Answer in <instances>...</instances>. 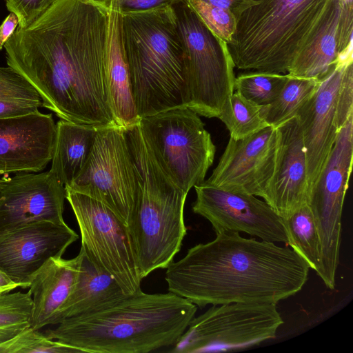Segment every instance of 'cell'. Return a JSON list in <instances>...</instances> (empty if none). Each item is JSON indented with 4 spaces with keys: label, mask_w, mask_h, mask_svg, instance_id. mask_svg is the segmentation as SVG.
I'll return each instance as SVG.
<instances>
[{
    "label": "cell",
    "mask_w": 353,
    "mask_h": 353,
    "mask_svg": "<svg viewBox=\"0 0 353 353\" xmlns=\"http://www.w3.org/2000/svg\"><path fill=\"white\" fill-rule=\"evenodd\" d=\"M55 134L52 114L0 119V174L44 170L52 159Z\"/></svg>",
    "instance_id": "19"
},
{
    "label": "cell",
    "mask_w": 353,
    "mask_h": 353,
    "mask_svg": "<svg viewBox=\"0 0 353 353\" xmlns=\"http://www.w3.org/2000/svg\"><path fill=\"white\" fill-rule=\"evenodd\" d=\"M139 125L158 163L176 185L188 194L205 181L216 147L198 114L175 108L141 117Z\"/></svg>",
    "instance_id": "8"
},
{
    "label": "cell",
    "mask_w": 353,
    "mask_h": 353,
    "mask_svg": "<svg viewBox=\"0 0 353 353\" xmlns=\"http://www.w3.org/2000/svg\"><path fill=\"white\" fill-rule=\"evenodd\" d=\"M109 34L105 83L108 104L119 127L137 123L139 117L134 101L132 83L121 36L120 9L111 2L108 8Z\"/></svg>",
    "instance_id": "21"
},
{
    "label": "cell",
    "mask_w": 353,
    "mask_h": 353,
    "mask_svg": "<svg viewBox=\"0 0 353 353\" xmlns=\"http://www.w3.org/2000/svg\"><path fill=\"white\" fill-rule=\"evenodd\" d=\"M208 4L230 11L236 17L247 9L258 4L261 0H201Z\"/></svg>",
    "instance_id": "35"
},
{
    "label": "cell",
    "mask_w": 353,
    "mask_h": 353,
    "mask_svg": "<svg viewBox=\"0 0 353 353\" xmlns=\"http://www.w3.org/2000/svg\"><path fill=\"white\" fill-rule=\"evenodd\" d=\"M226 126L230 138L244 139L270 126L263 118L262 106L233 92L226 99L219 118Z\"/></svg>",
    "instance_id": "28"
},
{
    "label": "cell",
    "mask_w": 353,
    "mask_h": 353,
    "mask_svg": "<svg viewBox=\"0 0 353 353\" xmlns=\"http://www.w3.org/2000/svg\"><path fill=\"white\" fill-rule=\"evenodd\" d=\"M65 188L49 170L26 172L0 185V231L38 221L65 223Z\"/></svg>",
    "instance_id": "17"
},
{
    "label": "cell",
    "mask_w": 353,
    "mask_h": 353,
    "mask_svg": "<svg viewBox=\"0 0 353 353\" xmlns=\"http://www.w3.org/2000/svg\"><path fill=\"white\" fill-rule=\"evenodd\" d=\"M79 254V271L75 283L60 308L54 325L68 318L105 308L128 295L117 281L98 267L82 249Z\"/></svg>",
    "instance_id": "23"
},
{
    "label": "cell",
    "mask_w": 353,
    "mask_h": 353,
    "mask_svg": "<svg viewBox=\"0 0 353 353\" xmlns=\"http://www.w3.org/2000/svg\"><path fill=\"white\" fill-rule=\"evenodd\" d=\"M278 145L277 128L268 126L244 139L230 138L205 183L263 198L272 179Z\"/></svg>",
    "instance_id": "16"
},
{
    "label": "cell",
    "mask_w": 353,
    "mask_h": 353,
    "mask_svg": "<svg viewBox=\"0 0 353 353\" xmlns=\"http://www.w3.org/2000/svg\"><path fill=\"white\" fill-rule=\"evenodd\" d=\"M65 188L101 201L128 227L137 186L123 128L98 129L85 165Z\"/></svg>",
    "instance_id": "13"
},
{
    "label": "cell",
    "mask_w": 353,
    "mask_h": 353,
    "mask_svg": "<svg viewBox=\"0 0 353 353\" xmlns=\"http://www.w3.org/2000/svg\"><path fill=\"white\" fill-rule=\"evenodd\" d=\"M65 191L80 230L81 249L125 294L141 291L142 278L128 227L101 201L67 188Z\"/></svg>",
    "instance_id": "11"
},
{
    "label": "cell",
    "mask_w": 353,
    "mask_h": 353,
    "mask_svg": "<svg viewBox=\"0 0 353 353\" xmlns=\"http://www.w3.org/2000/svg\"><path fill=\"white\" fill-rule=\"evenodd\" d=\"M78 239L65 223L38 221L1 230L0 271L19 288H29L37 272Z\"/></svg>",
    "instance_id": "15"
},
{
    "label": "cell",
    "mask_w": 353,
    "mask_h": 353,
    "mask_svg": "<svg viewBox=\"0 0 353 353\" xmlns=\"http://www.w3.org/2000/svg\"><path fill=\"white\" fill-rule=\"evenodd\" d=\"M19 285L0 271V293L10 292Z\"/></svg>",
    "instance_id": "37"
},
{
    "label": "cell",
    "mask_w": 353,
    "mask_h": 353,
    "mask_svg": "<svg viewBox=\"0 0 353 353\" xmlns=\"http://www.w3.org/2000/svg\"><path fill=\"white\" fill-rule=\"evenodd\" d=\"M192 211L206 219L216 234L245 232L268 242L288 243L282 218L265 201L205 183L194 186Z\"/></svg>",
    "instance_id": "14"
},
{
    "label": "cell",
    "mask_w": 353,
    "mask_h": 353,
    "mask_svg": "<svg viewBox=\"0 0 353 353\" xmlns=\"http://www.w3.org/2000/svg\"><path fill=\"white\" fill-rule=\"evenodd\" d=\"M17 26H19L18 17L11 12L0 26V50L4 48L6 43L16 30Z\"/></svg>",
    "instance_id": "36"
},
{
    "label": "cell",
    "mask_w": 353,
    "mask_h": 353,
    "mask_svg": "<svg viewBox=\"0 0 353 353\" xmlns=\"http://www.w3.org/2000/svg\"><path fill=\"white\" fill-rule=\"evenodd\" d=\"M353 0H327L288 74L320 79L341 56L352 52Z\"/></svg>",
    "instance_id": "18"
},
{
    "label": "cell",
    "mask_w": 353,
    "mask_h": 353,
    "mask_svg": "<svg viewBox=\"0 0 353 353\" xmlns=\"http://www.w3.org/2000/svg\"><path fill=\"white\" fill-rule=\"evenodd\" d=\"M353 160V116L341 129L329 157L310 192L308 205L319 235L325 286H335L341 241V216Z\"/></svg>",
    "instance_id": "12"
},
{
    "label": "cell",
    "mask_w": 353,
    "mask_h": 353,
    "mask_svg": "<svg viewBox=\"0 0 353 353\" xmlns=\"http://www.w3.org/2000/svg\"><path fill=\"white\" fill-rule=\"evenodd\" d=\"M121 15L123 46L139 117L188 107L186 55L171 6Z\"/></svg>",
    "instance_id": "4"
},
{
    "label": "cell",
    "mask_w": 353,
    "mask_h": 353,
    "mask_svg": "<svg viewBox=\"0 0 353 353\" xmlns=\"http://www.w3.org/2000/svg\"><path fill=\"white\" fill-rule=\"evenodd\" d=\"M3 179H1V178H0V185H1V183H2V182H3Z\"/></svg>",
    "instance_id": "38"
},
{
    "label": "cell",
    "mask_w": 353,
    "mask_h": 353,
    "mask_svg": "<svg viewBox=\"0 0 353 353\" xmlns=\"http://www.w3.org/2000/svg\"><path fill=\"white\" fill-rule=\"evenodd\" d=\"M8 10L19 19V27L27 28L59 0H4Z\"/></svg>",
    "instance_id": "33"
},
{
    "label": "cell",
    "mask_w": 353,
    "mask_h": 353,
    "mask_svg": "<svg viewBox=\"0 0 353 353\" xmlns=\"http://www.w3.org/2000/svg\"><path fill=\"white\" fill-rule=\"evenodd\" d=\"M98 129L63 119L56 123L50 171L65 187L71 184L85 165Z\"/></svg>",
    "instance_id": "24"
},
{
    "label": "cell",
    "mask_w": 353,
    "mask_h": 353,
    "mask_svg": "<svg viewBox=\"0 0 353 353\" xmlns=\"http://www.w3.org/2000/svg\"><path fill=\"white\" fill-rule=\"evenodd\" d=\"M205 26L228 44L236 26L235 16L228 10L208 4L201 0H188Z\"/></svg>",
    "instance_id": "32"
},
{
    "label": "cell",
    "mask_w": 353,
    "mask_h": 353,
    "mask_svg": "<svg viewBox=\"0 0 353 353\" xmlns=\"http://www.w3.org/2000/svg\"><path fill=\"white\" fill-rule=\"evenodd\" d=\"M283 319L274 303L212 305L194 317L170 352L233 351L276 337Z\"/></svg>",
    "instance_id": "9"
},
{
    "label": "cell",
    "mask_w": 353,
    "mask_h": 353,
    "mask_svg": "<svg viewBox=\"0 0 353 353\" xmlns=\"http://www.w3.org/2000/svg\"><path fill=\"white\" fill-rule=\"evenodd\" d=\"M289 77V74L253 71L235 77L234 90L249 101L265 106L278 97Z\"/></svg>",
    "instance_id": "30"
},
{
    "label": "cell",
    "mask_w": 353,
    "mask_h": 353,
    "mask_svg": "<svg viewBox=\"0 0 353 353\" xmlns=\"http://www.w3.org/2000/svg\"><path fill=\"white\" fill-rule=\"evenodd\" d=\"M319 82V79L301 78L289 74L276 99L272 103L262 106V114L267 123L276 128L295 117L314 94Z\"/></svg>",
    "instance_id": "27"
},
{
    "label": "cell",
    "mask_w": 353,
    "mask_h": 353,
    "mask_svg": "<svg viewBox=\"0 0 353 353\" xmlns=\"http://www.w3.org/2000/svg\"><path fill=\"white\" fill-rule=\"evenodd\" d=\"M32 310L30 291L0 293V343L30 327Z\"/></svg>",
    "instance_id": "29"
},
{
    "label": "cell",
    "mask_w": 353,
    "mask_h": 353,
    "mask_svg": "<svg viewBox=\"0 0 353 353\" xmlns=\"http://www.w3.org/2000/svg\"><path fill=\"white\" fill-rule=\"evenodd\" d=\"M282 219L288 234V244L319 274L321 268V241L308 203H304Z\"/></svg>",
    "instance_id": "26"
},
{
    "label": "cell",
    "mask_w": 353,
    "mask_h": 353,
    "mask_svg": "<svg viewBox=\"0 0 353 353\" xmlns=\"http://www.w3.org/2000/svg\"><path fill=\"white\" fill-rule=\"evenodd\" d=\"M98 6L108 10L111 2L120 9L121 12L146 11L162 6H170L177 0H89Z\"/></svg>",
    "instance_id": "34"
},
{
    "label": "cell",
    "mask_w": 353,
    "mask_h": 353,
    "mask_svg": "<svg viewBox=\"0 0 353 353\" xmlns=\"http://www.w3.org/2000/svg\"><path fill=\"white\" fill-rule=\"evenodd\" d=\"M197 307L172 292L128 294L110 305L66 319L45 332L81 353H148L172 347Z\"/></svg>",
    "instance_id": "3"
},
{
    "label": "cell",
    "mask_w": 353,
    "mask_h": 353,
    "mask_svg": "<svg viewBox=\"0 0 353 353\" xmlns=\"http://www.w3.org/2000/svg\"><path fill=\"white\" fill-rule=\"evenodd\" d=\"M190 248L167 268L170 292L203 307L231 303H274L299 292L310 267L296 252L273 242L223 232Z\"/></svg>",
    "instance_id": "2"
},
{
    "label": "cell",
    "mask_w": 353,
    "mask_h": 353,
    "mask_svg": "<svg viewBox=\"0 0 353 353\" xmlns=\"http://www.w3.org/2000/svg\"><path fill=\"white\" fill-rule=\"evenodd\" d=\"M108 34V10L89 0H59L27 28H17L4 46L7 64L61 119L118 126L105 83Z\"/></svg>",
    "instance_id": "1"
},
{
    "label": "cell",
    "mask_w": 353,
    "mask_h": 353,
    "mask_svg": "<svg viewBox=\"0 0 353 353\" xmlns=\"http://www.w3.org/2000/svg\"><path fill=\"white\" fill-rule=\"evenodd\" d=\"M274 172L263 198L281 218L308 202L310 190L303 132L297 116L277 128Z\"/></svg>",
    "instance_id": "20"
},
{
    "label": "cell",
    "mask_w": 353,
    "mask_h": 353,
    "mask_svg": "<svg viewBox=\"0 0 353 353\" xmlns=\"http://www.w3.org/2000/svg\"><path fill=\"white\" fill-rule=\"evenodd\" d=\"M79 264V254L71 259L51 258L34 276L29 286L32 300L31 327L39 330L54 325L75 283Z\"/></svg>",
    "instance_id": "22"
},
{
    "label": "cell",
    "mask_w": 353,
    "mask_h": 353,
    "mask_svg": "<svg viewBox=\"0 0 353 353\" xmlns=\"http://www.w3.org/2000/svg\"><path fill=\"white\" fill-rule=\"evenodd\" d=\"M327 0H261L236 20L228 44L238 69L287 74Z\"/></svg>",
    "instance_id": "6"
},
{
    "label": "cell",
    "mask_w": 353,
    "mask_h": 353,
    "mask_svg": "<svg viewBox=\"0 0 353 353\" xmlns=\"http://www.w3.org/2000/svg\"><path fill=\"white\" fill-rule=\"evenodd\" d=\"M296 116L303 132L310 192L339 132L353 116L352 53L340 57L320 79L316 90Z\"/></svg>",
    "instance_id": "10"
},
{
    "label": "cell",
    "mask_w": 353,
    "mask_h": 353,
    "mask_svg": "<svg viewBox=\"0 0 353 353\" xmlns=\"http://www.w3.org/2000/svg\"><path fill=\"white\" fill-rule=\"evenodd\" d=\"M137 179V197L128 224L142 279L166 269L180 251L187 230V193L167 176L155 159L139 121L123 128Z\"/></svg>",
    "instance_id": "5"
},
{
    "label": "cell",
    "mask_w": 353,
    "mask_h": 353,
    "mask_svg": "<svg viewBox=\"0 0 353 353\" xmlns=\"http://www.w3.org/2000/svg\"><path fill=\"white\" fill-rule=\"evenodd\" d=\"M81 353L79 350L58 341L49 339L44 333L28 327L12 339L0 343V353Z\"/></svg>",
    "instance_id": "31"
},
{
    "label": "cell",
    "mask_w": 353,
    "mask_h": 353,
    "mask_svg": "<svg viewBox=\"0 0 353 353\" xmlns=\"http://www.w3.org/2000/svg\"><path fill=\"white\" fill-rule=\"evenodd\" d=\"M43 101L34 87L10 66H0V119L37 113Z\"/></svg>",
    "instance_id": "25"
},
{
    "label": "cell",
    "mask_w": 353,
    "mask_h": 353,
    "mask_svg": "<svg viewBox=\"0 0 353 353\" xmlns=\"http://www.w3.org/2000/svg\"><path fill=\"white\" fill-rule=\"evenodd\" d=\"M170 6L185 51L188 108L199 116L219 118L234 90V65L228 43L209 30L188 0Z\"/></svg>",
    "instance_id": "7"
}]
</instances>
